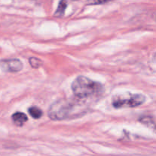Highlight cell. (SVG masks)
I'll return each instance as SVG.
<instances>
[{
    "instance_id": "obj_1",
    "label": "cell",
    "mask_w": 156,
    "mask_h": 156,
    "mask_svg": "<svg viewBox=\"0 0 156 156\" xmlns=\"http://www.w3.org/2000/svg\"><path fill=\"white\" fill-rule=\"evenodd\" d=\"M80 99L62 98L54 102L48 110V117L52 120H64L84 115L87 111Z\"/></svg>"
},
{
    "instance_id": "obj_2",
    "label": "cell",
    "mask_w": 156,
    "mask_h": 156,
    "mask_svg": "<svg viewBox=\"0 0 156 156\" xmlns=\"http://www.w3.org/2000/svg\"><path fill=\"white\" fill-rule=\"evenodd\" d=\"M75 97L80 100L98 97L103 93V85L98 82L91 80L85 76H78L71 85Z\"/></svg>"
},
{
    "instance_id": "obj_3",
    "label": "cell",
    "mask_w": 156,
    "mask_h": 156,
    "mask_svg": "<svg viewBox=\"0 0 156 156\" xmlns=\"http://www.w3.org/2000/svg\"><path fill=\"white\" fill-rule=\"evenodd\" d=\"M145 101V96L141 94L125 92L114 95L112 98V105L116 109L124 108H136Z\"/></svg>"
},
{
    "instance_id": "obj_4",
    "label": "cell",
    "mask_w": 156,
    "mask_h": 156,
    "mask_svg": "<svg viewBox=\"0 0 156 156\" xmlns=\"http://www.w3.org/2000/svg\"><path fill=\"white\" fill-rule=\"evenodd\" d=\"M0 66L5 72L18 73L23 69V64L18 59H2L0 61Z\"/></svg>"
},
{
    "instance_id": "obj_5",
    "label": "cell",
    "mask_w": 156,
    "mask_h": 156,
    "mask_svg": "<svg viewBox=\"0 0 156 156\" xmlns=\"http://www.w3.org/2000/svg\"><path fill=\"white\" fill-rule=\"evenodd\" d=\"M139 122L147 127L151 128L156 132V118L153 116L145 115L142 116L139 119Z\"/></svg>"
},
{
    "instance_id": "obj_6",
    "label": "cell",
    "mask_w": 156,
    "mask_h": 156,
    "mask_svg": "<svg viewBox=\"0 0 156 156\" xmlns=\"http://www.w3.org/2000/svg\"><path fill=\"white\" fill-rule=\"evenodd\" d=\"M12 119L14 123H15V124H16L18 126H21L24 123L27 122L28 117L24 113L16 112L12 114Z\"/></svg>"
},
{
    "instance_id": "obj_7",
    "label": "cell",
    "mask_w": 156,
    "mask_h": 156,
    "mask_svg": "<svg viewBox=\"0 0 156 156\" xmlns=\"http://www.w3.org/2000/svg\"><path fill=\"white\" fill-rule=\"evenodd\" d=\"M28 113L33 118L39 119L42 117L43 112L40 108L37 107H31L28 109Z\"/></svg>"
},
{
    "instance_id": "obj_8",
    "label": "cell",
    "mask_w": 156,
    "mask_h": 156,
    "mask_svg": "<svg viewBox=\"0 0 156 156\" xmlns=\"http://www.w3.org/2000/svg\"><path fill=\"white\" fill-rule=\"evenodd\" d=\"M66 8H67V2L66 0H61L58 5V9H57L56 12H55L54 15L57 17H61L64 15V11H65Z\"/></svg>"
},
{
    "instance_id": "obj_9",
    "label": "cell",
    "mask_w": 156,
    "mask_h": 156,
    "mask_svg": "<svg viewBox=\"0 0 156 156\" xmlns=\"http://www.w3.org/2000/svg\"><path fill=\"white\" fill-rule=\"evenodd\" d=\"M29 63H30L31 66L34 69H38L41 67L43 65V62L41 59H38L35 57H31L29 59Z\"/></svg>"
},
{
    "instance_id": "obj_10",
    "label": "cell",
    "mask_w": 156,
    "mask_h": 156,
    "mask_svg": "<svg viewBox=\"0 0 156 156\" xmlns=\"http://www.w3.org/2000/svg\"><path fill=\"white\" fill-rule=\"evenodd\" d=\"M113 0H89L88 4L89 5H100V4H105V3L111 2Z\"/></svg>"
},
{
    "instance_id": "obj_11",
    "label": "cell",
    "mask_w": 156,
    "mask_h": 156,
    "mask_svg": "<svg viewBox=\"0 0 156 156\" xmlns=\"http://www.w3.org/2000/svg\"><path fill=\"white\" fill-rule=\"evenodd\" d=\"M152 18H153V19L154 20V21L156 22V11L152 14Z\"/></svg>"
},
{
    "instance_id": "obj_12",
    "label": "cell",
    "mask_w": 156,
    "mask_h": 156,
    "mask_svg": "<svg viewBox=\"0 0 156 156\" xmlns=\"http://www.w3.org/2000/svg\"><path fill=\"white\" fill-rule=\"evenodd\" d=\"M154 60H156V53H154Z\"/></svg>"
}]
</instances>
